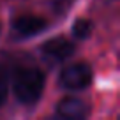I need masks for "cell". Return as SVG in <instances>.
<instances>
[{
    "mask_svg": "<svg viewBox=\"0 0 120 120\" xmlns=\"http://www.w3.org/2000/svg\"><path fill=\"white\" fill-rule=\"evenodd\" d=\"M12 90L19 102L34 104L41 99L44 90V74L37 67H21L16 71Z\"/></svg>",
    "mask_w": 120,
    "mask_h": 120,
    "instance_id": "obj_1",
    "label": "cell"
},
{
    "mask_svg": "<svg viewBox=\"0 0 120 120\" xmlns=\"http://www.w3.org/2000/svg\"><path fill=\"white\" fill-rule=\"evenodd\" d=\"M60 86H64L67 90H81L92 83V69L85 64V62H78V64H71L67 67L62 69L58 78Z\"/></svg>",
    "mask_w": 120,
    "mask_h": 120,
    "instance_id": "obj_2",
    "label": "cell"
},
{
    "mask_svg": "<svg viewBox=\"0 0 120 120\" xmlns=\"http://www.w3.org/2000/svg\"><path fill=\"white\" fill-rule=\"evenodd\" d=\"M46 28V19L37 14H21L12 21V32L18 37H32Z\"/></svg>",
    "mask_w": 120,
    "mask_h": 120,
    "instance_id": "obj_3",
    "label": "cell"
},
{
    "mask_svg": "<svg viewBox=\"0 0 120 120\" xmlns=\"http://www.w3.org/2000/svg\"><path fill=\"white\" fill-rule=\"evenodd\" d=\"M42 53L51 62H64L74 53V44L64 37H55L42 44Z\"/></svg>",
    "mask_w": 120,
    "mask_h": 120,
    "instance_id": "obj_4",
    "label": "cell"
},
{
    "mask_svg": "<svg viewBox=\"0 0 120 120\" xmlns=\"http://www.w3.org/2000/svg\"><path fill=\"white\" fill-rule=\"evenodd\" d=\"M56 115L67 120H79L88 115V106L76 97H64L56 104Z\"/></svg>",
    "mask_w": 120,
    "mask_h": 120,
    "instance_id": "obj_5",
    "label": "cell"
},
{
    "mask_svg": "<svg viewBox=\"0 0 120 120\" xmlns=\"http://www.w3.org/2000/svg\"><path fill=\"white\" fill-rule=\"evenodd\" d=\"M92 28H94V25L90 19H85V18L76 19V23L72 25V35L76 39H86L92 32Z\"/></svg>",
    "mask_w": 120,
    "mask_h": 120,
    "instance_id": "obj_6",
    "label": "cell"
},
{
    "mask_svg": "<svg viewBox=\"0 0 120 120\" xmlns=\"http://www.w3.org/2000/svg\"><path fill=\"white\" fill-rule=\"evenodd\" d=\"M7 94H9V79L4 72L0 71V108H2V104L7 99Z\"/></svg>",
    "mask_w": 120,
    "mask_h": 120,
    "instance_id": "obj_7",
    "label": "cell"
}]
</instances>
